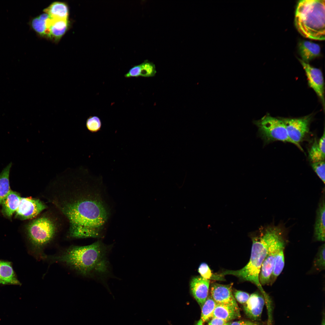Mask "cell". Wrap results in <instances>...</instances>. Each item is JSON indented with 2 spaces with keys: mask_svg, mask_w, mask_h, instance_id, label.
I'll return each mask as SVG.
<instances>
[{
  "mask_svg": "<svg viewBox=\"0 0 325 325\" xmlns=\"http://www.w3.org/2000/svg\"><path fill=\"white\" fill-rule=\"evenodd\" d=\"M86 126L90 132L96 133L99 132L101 128L102 122L100 118L97 116H90L87 119Z\"/></svg>",
  "mask_w": 325,
  "mask_h": 325,
  "instance_id": "27",
  "label": "cell"
},
{
  "mask_svg": "<svg viewBox=\"0 0 325 325\" xmlns=\"http://www.w3.org/2000/svg\"><path fill=\"white\" fill-rule=\"evenodd\" d=\"M325 0H301L297 5L295 24L303 37L325 39Z\"/></svg>",
  "mask_w": 325,
  "mask_h": 325,
  "instance_id": "4",
  "label": "cell"
},
{
  "mask_svg": "<svg viewBox=\"0 0 325 325\" xmlns=\"http://www.w3.org/2000/svg\"><path fill=\"white\" fill-rule=\"evenodd\" d=\"M309 159L312 163L324 161L325 130L318 141L316 139L311 146L308 153Z\"/></svg>",
  "mask_w": 325,
  "mask_h": 325,
  "instance_id": "21",
  "label": "cell"
},
{
  "mask_svg": "<svg viewBox=\"0 0 325 325\" xmlns=\"http://www.w3.org/2000/svg\"><path fill=\"white\" fill-rule=\"evenodd\" d=\"M217 303L213 299L210 294L203 305L200 320L204 323L212 318Z\"/></svg>",
  "mask_w": 325,
  "mask_h": 325,
  "instance_id": "24",
  "label": "cell"
},
{
  "mask_svg": "<svg viewBox=\"0 0 325 325\" xmlns=\"http://www.w3.org/2000/svg\"><path fill=\"white\" fill-rule=\"evenodd\" d=\"M208 323V325H225L227 321L222 319L212 317Z\"/></svg>",
  "mask_w": 325,
  "mask_h": 325,
  "instance_id": "31",
  "label": "cell"
},
{
  "mask_svg": "<svg viewBox=\"0 0 325 325\" xmlns=\"http://www.w3.org/2000/svg\"><path fill=\"white\" fill-rule=\"evenodd\" d=\"M311 167L319 177L325 183V162L322 161L311 163Z\"/></svg>",
  "mask_w": 325,
  "mask_h": 325,
  "instance_id": "29",
  "label": "cell"
},
{
  "mask_svg": "<svg viewBox=\"0 0 325 325\" xmlns=\"http://www.w3.org/2000/svg\"><path fill=\"white\" fill-rule=\"evenodd\" d=\"M21 198L18 193L11 190L1 203L2 212L3 215L11 217L17 210Z\"/></svg>",
  "mask_w": 325,
  "mask_h": 325,
  "instance_id": "17",
  "label": "cell"
},
{
  "mask_svg": "<svg viewBox=\"0 0 325 325\" xmlns=\"http://www.w3.org/2000/svg\"><path fill=\"white\" fill-rule=\"evenodd\" d=\"M299 51L303 61L308 63L319 56L321 52L320 46L318 44L306 40L300 42Z\"/></svg>",
  "mask_w": 325,
  "mask_h": 325,
  "instance_id": "16",
  "label": "cell"
},
{
  "mask_svg": "<svg viewBox=\"0 0 325 325\" xmlns=\"http://www.w3.org/2000/svg\"><path fill=\"white\" fill-rule=\"evenodd\" d=\"M48 31V38L57 41L67 31L69 27L68 20L54 19L50 17L46 21Z\"/></svg>",
  "mask_w": 325,
  "mask_h": 325,
  "instance_id": "13",
  "label": "cell"
},
{
  "mask_svg": "<svg viewBox=\"0 0 325 325\" xmlns=\"http://www.w3.org/2000/svg\"><path fill=\"white\" fill-rule=\"evenodd\" d=\"M240 317L239 308L231 305L217 303L212 317H217L228 322Z\"/></svg>",
  "mask_w": 325,
  "mask_h": 325,
  "instance_id": "18",
  "label": "cell"
},
{
  "mask_svg": "<svg viewBox=\"0 0 325 325\" xmlns=\"http://www.w3.org/2000/svg\"><path fill=\"white\" fill-rule=\"evenodd\" d=\"M283 234L277 226H270L263 231L258 236L252 238L251 256L248 263L237 270H226L219 274L224 277L231 275L255 284L265 298L267 296L261 285L259 275L262 264L268 253L269 248L273 242ZM268 297V296H267Z\"/></svg>",
  "mask_w": 325,
  "mask_h": 325,
  "instance_id": "3",
  "label": "cell"
},
{
  "mask_svg": "<svg viewBox=\"0 0 325 325\" xmlns=\"http://www.w3.org/2000/svg\"><path fill=\"white\" fill-rule=\"evenodd\" d=\"M298 60L305 72L309 86L315 92L324 109V82L322 71L320 69L312 67L301 59L299 58Z\"/></svg>",
  "mask_w": 325,
  "mask_h": 325,
  "instance_id": "8",
  "label": "cell"
},
{
  "mask_svg": "<svg viewBox=\"0 0 325 325\" xmlns=\"http://www.w3.org/2000/svg\"><path fill=\"white\" fill-rule=\"evenodd\" d=\"M12 163L9 164L0 173V206L2 201L11 190L9 175Z\"/></svg>",
  "mask_w": 325,
  "mask_h": 325,
  "instance_id": "22",
  "label": "cell"
},
{
  "mask_svg": "<svg viewBox=\"0 0 325 325\" xmlns=\"http://www.w3.org/2000/svg\"><path fill=\"white\" fill-rule=\"evenodd\" d=\"M39 16L31 18L28 23L30 28L41 36L48 38V31L46 21Z\"/></svg>",
  "mask_w": 325,
  "mask_h": 325,
  "instance_id": "23",
  "label": "cell"
},
{
  "mask_svg": "<svg viewBox=\"0 0 325 325\" xmlns=\"http://www.w3.org/2000/svg\"><path fill=\"white\" fill-rule=\"evenodd\" d=\"M232 284L224 285L214 283L211 284L210 295L217 304L239 307L233 293Z\"/></svg>",
  "mask_w": 325,
  "mask_h": 325,
  "instance_id": "10",
  "label": "cell"
},
{
  "mask_svg": "<svg viewBox=\"0 0 325 325\" xmlns=\"http://www.w3.org/2000/svg\"><path fill=\"white\" fill-rule=\"evenodd\" d=\"M233 293L235 300L243 305L246 302L250 296L246 292L236 289L233 291Z\"/></svg>",
  "mask_w": 325,
  "mask_h": 325,
  "instance_id": "30",
  "label": "cell"
},
{
  "mask_svg": "<svg viewBox=\"0 0 325 325\" xmlns=\"http://www.w3.org/2000/svg\"><path fill=\"white\" fill-rule=\"evenodd\" d=\"M102 193L99 187L87 184L53 190L49 200L67 219L70 237L103 236L110 212Z\"/></svg>",
  "mask_w": 325,
  "mask_h": 325,
  "instance_id": "1",
  "label": "cell"
},
{
  "mask_svg": "<svg viewBox=\"0 0 325 325\" xmlns=\"http://www.w3.org/2000/svg\"><path fill=\"white\" fill-rule=\"evenodd\" d=\"M284 249H282L277 255L270 278V284L272 285L281 273L284 268Z\"/></svg>",
  "mask_w": 325,
  "mask_h": 325,
  "instance_id": "25",
  "label": "cell"
},
{
  "mask_svg": "<svg viewBox=\"0 0 325 325\" xmlns=\"http://www.w3.org/2000/svg\"><path fill=\"white\" fill-rule=\"evenodd\" d=\"M325 245L323 244L319 248L314 260V265L315 268L320 271L325 269Z\"/></svg>",
  "mask_w": 325,
  "mask_h": 325,
  "instance_id": "28",
  "label": "cell"
},
{
  "mask_svg": "<svg viewBox=\"0 0 325 325\" xmlns=\"http://www.w3.org/2000/svg\"><path fill=\"white\" fill-rule=\"evenodd\" d=\"M311 114L298 118H281L285 126L290 139L301 150L300 144L309 132L312 118Z\"/></svg>",
  "mask_w": 325,
  "mask_h": 325,
  "instance_id": "7",
  "label": "cell"
},
{
  "mask_svg": "<svg viewBox=\"0 0 325 325\" xmlns=\"http://www.w3.org/2000/svg\"><path fill=\"white\" fill-rule=\"evenodd\" d=\"M320 325H325V318L324 316L322 320L321 323Z\"/></svg>",
  "mask_w": 325,
  "mask_h": 325,
  "instance_id": "34",
  "label": "cell"
},
{
  "mask_svg": "<svg viewBox=\"0 0 325 325\" xmlns=\"http://www.w3.org/2000/svg\"><path fill=\"white\" fill-rule=\"evenodd\" d=\"M196 325H204V323L203 322L200 320H199L197 323Z\"/></svg>",
  "mask_w": 325,
  "mask_h": 325,
  "instance_id": "33",
  "label": "cell"
},
{
  "mask_svg": "<svg viewBox=\"0 0 325 325\" xmlns=\"http://www.w3.org/2000/svg\"><path fill=\"white\" fill-rule=\"evenodd\" d=\"M0 284H20L10 262L0 260Z\"/></svg>",
  "mask_w": 325,
  "mask_h": 325,
  "instance_id": "19",
  "label": "cell"
},
{
  "mask_svg": "<svg viewBox=\"0 0 325 325\" xmlns=\"http://www.w3.org/2000/svg\"><path fill=\"white\" fill-rule=\"evenodd\" d=\"M111 245L101 240L86 246H71L60 252L46 255L44 260L63 264L85 277L104 280L110 273L108 254Z\"/></svg>",
  "mask_w": 325,
  "mask_h": 325,
  "instance_id": "2",
  "label": "cell"
},
{
  "mask_svg": "<svg viewBox=\"0 0 325 325\" xmlns=\"http://www.w3.org/2000/svg\"><path fill=\"white\" fill-rule=\"evenodd\" d=\"M27 230L36 256L39 259L44 260L46 255L44 250L56 234L55 224L50 218L42 216L32 221L28 225Z\"/></svg>",
  "mask_w": 325,
  "mask_h": 325,
  "instance_id": "5",
  "label": "cell"
},
{
  "mask_svg": "<svg viewBox=\"0 0 325 325\" xmlns=\"http://www.w3.org/2000/svg\"><path fill=\"white\" fill-rule=\"evenodd\" d=\"M46 208L40 200L31 197H21L15 216L22 220L32 219Z\"/></svg>",
  "mask_w": 325,
  "mask_h": 325,
  "instance_id": "9",
  "label": "cell"
},
{
  "mask_svg": "<svg viewBox=\"0 0 325 325\" xmlns=\"http://www.w3.org/2000/svg\"><path fill=\"white\" fill-rule=\"evenodd\" d=\"M156 73L155 65L152 63L146 60L141 63L132 67L124 75L126 78L153 77Z\"/></svg>",
  "mask_w": 325,
  "mask_h": 325,
  "instance_id": "14",
  "label": "cell"
},
{
  "mask_svg": "<svg viewBox=\"0 0 325 325\" xmlns=\"http://www.w3.org/2000/svg\"><path fill=\"white\" fill-rule=\"evenodd\" d=\"M198 271L200 276L205 279L218 280H224V277L219 274H213L208 265L205 263H202L200 264Z\"/></svg>",
  "mask_w": 325,
  "mask_h": 325,
  "instance_id": "26",
  "label": "cell"
},
{
  "mask_svg": "<svg viewBox=\"0 0 325 325\" xmlns=\"http://www.w3.org/2000/svg\"><path fill=\"white\" fill-rule=\"evenodd\" d=\"M265 303L263 295L255 292L250 296L243 305V309L246 315L251 319L257 320L261 316Z\"/></svg>",
  "mask_w": 325,
  "mask_h": 325,
  "instance_id": "11",
  "label": "cell"
},
{
  "mask_svg": "<svg viewBox=\"0 0 325 325\" xmlns=\"http://www.w3.org/2000/svg\"><path fill=\"white\" fill-rule=\"evenodd\" d=\"M231 325H259L255 322L248 320H240L231 323Z\"/></svg>",
  "mask_w": 325,
  "mask_h": 325,
  "instance_id": "32",
  "label": "cell"
},
{
  "mask_svg": "<svg viewBox=\"0 0 325 325\" xmlns=\"http://www.w3.org/2000/svg\"><path fill=\"white\" fill-rule=\"evenodd\" d=\"M209 285L210 280L205 279L200 276L193 277L190 281V291L201 307L209 295Z\"/></svg>",
  "mask_w": 325,
  "mask_h": 325,
  "instance_id": "12",
  "label": "cell"
},
{
  "mask_svg": "<svg viewBox=\"0 0 325 325\" xmlns=\"http://www.w3.org/2000/svg\"><path fill=\"white\" fill-rule=\"evenodd\" d=\"M231 322L230 321H228L227 322L225 325H231Z\"/></svg>",
  "mask_w": 325,
  "mask_h": 325,
  "instance_id": "35",
  "label": "cell"
},
{
  "mask_svg": "<svg viewBox=\"0 0 325 325\" xmlns=\"http://www.w3.org/2000/svg\"><path fill=\"white\" fill-rule=\"evenodd\" d=\"M325 205L324 196L319 203L317 210L314 229V237L316 240H325Z\"/></svg>",
  "mask_w": 325,
  "mask_h": 325,
  "instance_id": "15",
  "label": "cell"
},
{
  "mask_svg": "<svg viewBox=\"0 0 325 325\" xmlns=\"http://www.w3.org/2000/svg\"><path fill=\"white\" fill-rule=\"evenodd\" d=\"M253 123L258 128V134L265 143L276 141L294 143L289 138L285 124L281 118L267 114Z\"/></svg>",
  "mask_w": 325,
  "mask_h": 325,
  "instance_id": "6",
  "label": "cell"
},
{
  "mask_svg": "<svg viewBox=\"0 0 325 325\" xmlns=\"http://www.w3.org/2000/svg\"><path fill=\"white\" fill-rule=\"evenodd\" d=\"M52 18L68 20L69 15L68 7L65 3L56 2L51 3L43 10Z\"/></svg>",
  "mask_w": 325,
  "mask_h": 325,
  "instance_id": "20",
  "label": "cell"
}]
</instances>
